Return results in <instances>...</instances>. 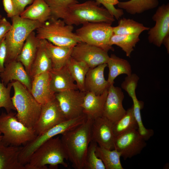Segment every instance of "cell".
I'll use <instances>...</instances> for the list:
<instances>
[{
	"label": "cell",
	"instance_id": "cell-24",
	"mask_svg": "<svg viewBox=\"0 0 169 169\" xmlns=\"http://www.w3.org/2000/svg\"><path fill=\"white\" fill-rule=\"evenodd\" d=\"M53 69L52 61L43 40L40 45L35 59L31 66L29 75L32 80L41 74L49 72Z\"/></svg>",
	"mask_w": 169,
	"mask_h": 169
},
{
	"label": "cell",
	"instance_id": "cell-8",
	"mask_svg": "<svg viewBox=\"0 0 169 169\" xmlns=\"http://www.w3.org/2000/svg\"><path fill=\"white\" fill-rule=\"evenodd\" d=\"M87 117L83 114L76 118L66 120L37 136L33 140L22 147L18 156L19 162L24 166L33 152L42 144L55 136L61 135L81 125L86 120Z\"/></svg>",
	"mask_w": 169,
	"mask_h": 169
},
{
	"label": "cell",
	"instance_id": "cell-20",
	"mask_svg": "<svg viewBox=\"0 0 169 169\" xmlns=\"http://www.w3.org/2000/svg\"><path fill=\"white\" fill-rule=\"evenodd\" d=\"M50 86L55 93L71 90H78L66 65L62 68L49 72Z\"/></svg>",
	"mask_w": 169,
	"mask_h": 169
},
{
	"label": "cell",
	"instance_id": "cell-18",
	"mask_svg": "<svg viewBox=\"0 0 169 169\" xmlns=\"http://www.w3.org/2000/svg\"><path fill=\"white\" fill-rule=\"evenodd\" d=\"M50 76L49 72L39 74L32 80L30 93L42 105L55 98V93L50 86Z\"/></svg>",
	"mask_w": 169,
	"mask_h": 169
},
{
	"label": "cell",
	"instance_id": "cell-27",
	"mask_svg": "<svg viewBox=\"0 0 169 169\" xmlns=\"http://www.w3.org/2000/svg\"><path fill=\"white\" fill-rule=\"evenodd\" d=\"M106 64L109 70L107 80L110 85L114 84V80L119 75L122 74L129 75L132 73L129 62L114 54L110 56Z\"/></svg>",
	"mask_w": 169,
	"mask_h": 169
},
{
	"label": "cell",
	"instance_id": "cell-14",
	"mask_svg": "<svg viewBox=\"0 0 169 169\" xmlns=\"http://www.w3.org/2000/svg\"><path fill=\"white\" fill-rule=\"evenodd\" d=\"M155 26L148 33L149 42L158 47L162 44L164 39L169 35V4L159 6L152 17Z\"/></svg>",
	"mask_w": 169,
	"mask_h": 169
},
{
	"label": "cell",
	"instance_id": "cell-11",
	"mask_svg": "<svg viewBox=\"0 0 169 169\" xmlns=\"http://www.w3.org/2000/svg\"><path fill=\"white\" fill-rule=\"evenodd\" d=\"M146 146V141L137 130H131L116 136L114 142V149L125 160L140 154Z\"/></svg>",
	"mask_w": 169,
	"mask_h": 169
},
{
	"label": "cell",
	"instance_id": "cell-16",
	"mask_svg": "<svg viewBox=\"0 0 169 169\" xmlns=\"http://www.w3.org/2000/svg\"><path fill=\"white\" fill-rule=\"evenodd\" d=\"M107 90L102 116L113 123L121 118L126 113V110L122 104L124 95L121 89L114 86V84L109 85Z\"/></svg>",
	"mask_w": 169,
	"mask_h": 169
},
{
	"label": "cell",
	"instance_id": "cell-33",
	"mask_svg": "<svg viewBox=\"0 0 169 169\" xmlns=\"http://www.w3.org/2000/svg\"><path fill=\"white\" fill-rule=\"evenodd\" d=\"M139 34H117L113 33L110 37V43L111 45H115L120 48L130 57L134 50V48L140 41Z\"/></svg>",
	"mask_w": 169,
	"mask_h": 169
},
{
	"label": "cell",
	"instance_id": "cell-13",
	"mask_svg": "<svg viewBox=\"0 0 169 169\" xmlns=\"http://www.w3.org/2000/svg\"><path fill=\"white\" fill-rule=\"evenodd\" d=\"M66 120L55 97L42 105L39 118L33 129L37 136Z\"/></svg>",
	"mask_w": 169,
	"mask_h": 169
},
{
	"label": "cell",
	"instance_id": "cell-17",
	"mask_svg": "<svg viewBox=\"0 0 169 169\" xmlns=\"http://www.w3.org/2000/svg\"><path fill=\"white\" fill-rule=\"evenodd\" d=\"M0 77L6 86L13 81H17L30 92L32 80L22 64L16 60L4 64V69L0 73Z\"/></svg>",
	"mask_w": 169,
	"mask_h": 169
},
{
	"label": "cell",
	"instance_id": "cell-23",
	"mask_svg": "<svg viewBox=\"0 0 169 169\" xmlns=\"http://www.w3.org/2000/svg\"><path fill=\"white\" fill-rule=\"evenodd\" d=\"M2 139V138H1ZM0 139V169H25L19 161L22 147L7 146Z\"/></svg>",
	"mask_w": 169,
	"mask_h": 169
},
{
	"label": "cell",
	"instance_id": "cell-34",
	"mask_svg": "<svg viewBox=\"0 0 169 169\" xmlns=\"http://www.w3.org/2000/svg\"><path fill=\"white\" fill-rule=\"evenodd\" d=\"M49 6L51 18L63 19L70 7L78 3L77 0H44Z\"/></svg>",
	"mask_w": 169,
	"mask_h": 169
},
{
	"label": "cell",
	"instance_id": "cell-39",
	"mask_svg": "<svg viewBox=\"0 0 169 169\" xmlns=\"http://www.w3.org/2000/svg\"><path fill=\"white\" fill-rule=\"evenodd\" d=\"M98 4H101L115 19H118L123 15L122 9L116 8L115 7L119 1V0H94Z\"/></svg>",
	"mask_w": 169,
	"mask_h": 169
},
{
	"label": "cell",
	"instance_id": "cell-37",
	"mask_svg": "<svg viewBox=\"0 0 169 169\" xmlns=\"http://www.w3.org/2000/svg\"><path fill=\"white\" fill-rule=\"evenodd\" d=\"M12 87L11 82L7 84L6 87L0 80V108H4L7 113L10 112L12 110H16L10 95Z\"/></svg>",
	"mask_w": 169,
	"mask_h": 169
},
{
	"label": "cell",
	"instance_id": "cell-15",
	"mask_svg": "<svg viewBox=\"0 0 169 169\" xmlns=\"http://www.w3.org/2000/svg\"><path fill=\"white\" fill-rule=\"evenodd\" d=\"M113 123L102 116L93 120L91 128V141L99 146L110 150L114 149L115 138L113 129Z\"/></svg>",
	"mask_w": 169,
	"mask_h": 169
},
{
	"label": "cell",
	"instance_id": "cell-26",
	"mask_svg": "<svg viewBox=\"0 0 169 169\" xmlns=\"http://www.w3.org/2000/svg\"><path fill=\"white\" fill-rule=\"evenodd\" d=\"M43 40L51 60L53 69H59L65 66L71 57L73 47L58 46Z\"/></svg>",
	"mask_w": 169,
	"mask_h": 169
},
{
	"label": "cell",
	"instance_id": "cell-9",
	"mask_svg": "<svg viewBox=\"0 0 169 169\" xmlns=\"http://www.w3.org/2000/svg\"><path fill=\"white\" fill-rule=\"evenodd\" d=\"M111 24L104 22L86 23L77 29L75 33L81 42L100 48L108 52L114 49L110 43L113 34Z\"/></svg>",
	"mask_w": 169,
	"mask_h": 169
},
{
	"label": "cell",
	"instance_id": "cell-21",
	"mask_svg": "<svg viewBox=\"0 0 169 169\" xmlns=\"http://www.w3.org/2000/svg\"><path fill=\"white\" fill-rule=\"evenodd\" d=\"M108 89L100 95L86 92L82 106L83 113L93 119L102 116L104 105L107 96Z\"/></svg>",
	"mask_w": 169,
	"mask_h": 169
},
{
	"label": "cell",
	"instance_id": "cell-30",
	"mask_svg": "<svg viewBox=\"0 0 169 169\" xmlns=\"http://www.w3.org/2000/svg\"><path fill=\"white\" fill-rule=\"evenodd\" d=\"M95 153L103 162L105 169H123L120 162V154L116 149L110 150L98 145Z\"/></svg>",
	"mask_w": 169,
	"mask_h": 169
},
{
	"label": "cell",
	"instance_id": "cell-31",
	"mask_svg": "<svg viewBox=\"0 0 169 169\" xmlns=\"http://www.w3.org/2000/svg\"><path fill=\"white\" fill-rule=\"evenodd\" d=\"M149 28L132 19L123 18L120 19L117 26L113 27V32L117 34L140 35Z\"/></svg>",
	"mask_w": 169,
	"mask_h": 169
},
{
	"label": "cell",
	"instance_id": "cell-22",
	"mask_svg": "<svg viewBox=\"0 0 169 169\" xmlns=\"http://www.w3.org/2000/svg\"><path fill=\"white\" fill-rule=\"evenodd\" d=\"M40 40L37 38L34 31L31 33L16 59L22 64L28 74L37 53Z\"/></svg>",
	"mask_w": 169,
	"mask_h": 169
},
{
	"label": "cell",
	"instance_id": "cell-46",
	"mask_svg": "<svg viewBox=\"0 0 169 169\" xmlns=\"http://www.w3.org/2000/svg\"><path fill=\"white\" fill-rule=\"evenodd\" d=\"M2 18V15H1V14H0V20Z\"/></svg>",
	"mask_w": 169,
	"mask_h": 169
},
{
	"label": "cell",
	"instance_id": "cell-1",
	"mask_svg": "<svg viewBox=\"0 0 169 169\" xmlns=\"http://www.w3.org/2000/svg\"><path fill=\"white\" fill-rule=\"evenodd\" d=\"M93 120L87 117L81 125L61 134L62 146L68 160L74 169H84L88 147L91 141Z\"/></svg>",
	"mask_w": 169,
	"mask_h": 169
},
{
	"label": "cell",
	"instance_id": "cell-3",
	"mask_svg": "<svg viewBox=\"0 0 169 169\" xmlns=\"http://www.w3.org/2000/svg\"><path fill=\"white\" fill-rule=\"evenodd\" d=\"M11 82L14 90L12 100L17 112L16 116L25 125L33 129L39 118L42 105L21 83L17 81Z\"/></svg>",
	"mask_w": 169,
	"mask_h": 169
},
{
	"label": "cell",
	"instance_id": "cell-28",
	"mask_svg": "<svg viewBox=\"0 0 169 169\" xmlns=\"http://www.w3.org/2000/svg\"><path fill=\"white\" fill-rule=\"evenodd\" d=\"M77 86L78 89L86 92L84 83L86 75L90 68L84 63L77 61L71 57L66 65Z\"/></svg>",
	"mask_w": 169,
	"mask_h": 169
},
{
	"label": "cell",
	"instance_id": "cell-44",
	"mask_svg": "<svg viewBox=\"0 0 169 169\" xmlns=\"http://www.w3.org/2000/svg\"><path fill=\"white\" fill-rule=\"evenodd\" d=\"M166 49L167 53L169 52V35L166 36L163 40L162 44Z\"/></svg>",
	"mask_w": 169,
	"mask_h": 169
},
{
	"label": "cell",
	"instance_id": "cell-36",
	"mask_svg": "<svg viewBox=\"0 0 169 169\" xmlns=\"http://www.w3.org/2000/svg\"><path fill=\"white\" fill-rule=\"evenodd\" d=\"M97 144L91 141L88 147L84 169H105L102 160L95 153Z\"/></svg>",
	"mask_w": 169,
	"mask_h": 169
},
{
	"label": "cell",
	"instance_id": "cell-7",
	"mask_svg": "<svg viewBox=\"0 0 169 169\" xmlns=\"http://www.w3.org/2000/svg\"><path fill=\"white\" fill-rule=\"evenodd\" d=\"M16 114L11 111L3 112L0 115V132L3 134L1 141L7 146H24L37 136L34 129L19 121Z\"/></svg>",
	"mask_w": 169,
	"mask_h": 169
},
{
	"label": "cell",
	"instance_id": "cell-12",
	"mask_svg": "<svg viewBox=\"0 0 169 169\" xmlns=\"http://www.w3.org/2000/svg\"><path fill=\"white\" fill-rule=\"evenodd\" d=\"M71 57L84 63L90 69L106 64L110 57L108 52L83 42L78 43L73 47Z\"/></svg>",
	"mask_w": 169,
	"mask_h": 169
},
{
	"label": "cell",
	"instance_id": "cell-10",
	"mask_svg": "<svg viewBox=\"0 0 169 169\" xmlns=\"http://www.w3.org/2000/svg\"><path fill=\"white\" fill-rule=\"evenodd\" d=\"M86 93L79 90H71L55 93V98L67 120L84 114L82 105Z\"/></svg>",
	"mask_w": 169,
	"mask_h": 169
},
{
	"label": "cell",
	"instance_id": "cell-43",
	"mask_svg": "<svg viewBox=\"0 0 169 169\" xmlns=\"http://www.w3.org/2000/svg\"><path fill=\"white\" fill-rule=\"evenodd\" d=\"M34 0H14L16 10L18 15L20 16L24 10L25 7L31 4Z\"/></svg>",
	"mask_w": 169,
	"mask_h": 169
},
{
	"label": "cell",
	"instance_id": "cell-2",
	"mask_svg": "<svg viewBox=\"0 0 169 169\" xmlns=\"http://www.w3.org/2000/svg\"><path fill=\"white\" fill-rule=\"evenodd\" d=\"M67 155L59 136L53 137L42 144L32 154L25 169H46L49 165L51 169H57L59 165L67 168L64 161Z\"/></svg>",
	"mask_w": 169,
	"mask_h": 169
},
{
	"label": "cell",
	"instance_id": "cell-6",
	"mask_svg": "<svg viewBox=\"0 0 169 169\" xmlns=\"http://www.w3.org/2000/svg\"><path fill=\"white\" fill-rule=\"evenodd\" d=\"M73 29V26L63 20L51 18L36 30V34L39 39L46 40L54 45L73 47L81 42Z\"/></svg>",
	"mask_w": 169,
	"mask_h": 169
},
{
	"label": "cell",
	"instance_id": "cell-5",
	"mask_svg": "<svg viewBox=\"0 0 169 169\" xmlns=\"http://www.w3.org/2000/svg\"><path fill=\"white\" fill-rule=\"evenodd\" d=\"M63 20L66 24L73 26L98 22L111 24L115 20L114 17L106 8L90 0L72 5Z\"/></svg>",
	"mask_w": 169,
	"mask_h": 169
},
{
	"label": "cell",
	"instance_id": "cell-38",
	"mask_svg": "<svg viewBox=\"0 0 169 169\" xmlns=\"http://www.w3.org/2000/svg\"><path fill=\"white\" fill-rule=\"evenodd\" d=\"M139 79V78L136 74L132 73L127 75L121 83V88L127 92L130 97L136 94V90Z\"/></svg>",
	"mask_w": 169,
	"mask_h": 169
},
{
	"label": "cell",
	"instance_id": "cell-41",
	"mask_svg": "<svg viewBox=\"0 0 169 169\" xmlns=\"http://www.w3.org/2000/svg\"><path fill=\"white\" fill-rule=\"evenodd\" d=\"M12 24L5 17L0 20V41L4 38L10 29Z\"/></svg>",
	"mask_w": 169,
	"mask_h": 169
},
{
	"label": "cell",
	"instance_id": "cell-19",
	"mask_svg": "<svg viewBox=\"0 0 169 169\" xmlns=\"http://www.w3.org/2000/svg\"><path fill=\"white\" fill-rule=\"evenodd\" d=\"M107 66L106 64H104L89 69L85 80L86 92H92L99 95L108 89L110 85L104 76L105 69Z\"/></svg>",
	"mask_w": 169,
	"mask_h": 169
},
{
	"label": "cell",
	"instance_id": "cell-32",
	"mask_svg": "<svg viewBox=\"0 0 169 169\" xmlns=\"http://www.w3.org/2000/svg\"><path fill=\"white\" fill-rule=\"evenodd\" d=\"M138 128L132 106L126 110L125 113L121 118L113 124V131L115 136L131 130H138Z\"/></svg>",
	"mask_w": 169,
	"mask_h": 169
},
{
	"label": "cell",
	"instance_id": "cell-35",
	"mask_svg": "<svg viewBox=\"0 0 169 169\" xmlns=\"http://www.w3.org/2000/svg\"><path fill=\"white\" fill-rule=\"evenodd\" d=\"M131 97L133 102L132 106L134 115L138 124L137 130L143 138L146 141H147L153 136L154 131L152 129H146L143 123L141 111L143 108L144 103L138 100L136 95Z\"/></svg>",
	"mask_w": 169,
	"mask_h": 169
},
{
	"label": "cell",
	"instance_id": "cell-45",
	"mask_svg": "<svg viewBox=\"0 0 169 169\" xmlns=\"http://www.w3.org/2000/svg\"><path fill=\"white\" fill-rule=\"evenodd\" d=\"M2 137V135L1 133L0 132V139H1Z\"/></svg>",
	"mask_w": 169,
	"mask_h": 169
},
{
	"label": "cell",
	"instance_id": "cell-42",
	"mask_svg": "<svg viewBox=\"0 0 169 169\" xmlns=\"http://www.w3.org/2000/svg\"><path fill=\"white\" fill-rule=\"evenodd\" d=\"M5 38V37L0 41V73L4 70L6 56V48Z\"/></svg>",
	"mask_w": 169,
	"mask_h": 169
},
{
	"label": "cell",
	"instance_id": "cell-40",
	"mask_svg": "<svg viewBox=\"0 0 169 169\" xmlns=\"http://www.w3.org/2000/svg\"><path fill=\"white\" fill-rule=\"evenodd\" d=\"M3 3L8 17L12 18L18 15L14 0H3Z\"/></svg>",
	"mask_w": 169,
	"mask_h": 169
},
{
	"label": "cell",
	"instance_id": "cell-29",
	"mask_svg": "<svg viewBox=\"0 0 169 169\" xmlns=\"http://www.w3.org/2000/svg\"><path fill=\"white\" fill-rule=\"evenodd\" d=\"M159 0H129L119 2L118 8L132 15L141 13L157 7Z\"/></svg>",
	"mask_w": 169,
	"mask_h": 169
},
{
	"label": "cell",
	"instance_id": "cell-25",
	"mask_svg": "<svg viewBox=\"0 0 169 169\" xmlns=\"http://www.w3.org/2000/svg\"><path fill=\"white\" fill-rule=\"evenodd\" d=\"M20 16L24 18L43 23L51 18V15L49 7L44 0H34Z\"/></svg>",
	"mask_w": 169,
	"mask_h": 169
},
{
	"label": "cell",
	"instance_id": "cell-4",
	"mask_svg": "<svg viewBox=\"0 0 169 169\" xmlns=\"http://www.w3.org/2000/svg\"><path fill=\"white\" fill-rule=\"evenodd\" d=\"M11 18V27L5 36L6 56L5 63L15 60L28 36L43 24L15 16Z\"/></svg>",
	"mask_w": 169,
	"mask_h": 169
}]
</instances>
